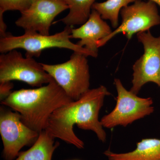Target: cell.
<instances>
[{
    "label": "cell",
    "instance_id": "obj_1",
    "mask_svg": "<svg viewBox=\"0 0 160 160\" xmlns=\"http://www.w3.org/2000/svg\"><path fill=\"white\" fill-rule=\"evenodd\" d=\"M110 95L104 86L89 89L78 100L56 110L49 118L45 130L55 138L79 149H84L85 144L74 133L75 125L80 129L93 131L99 141L105 142L107 135L99 120V114L105 98Z\"/></svg>",
    "mask_w": 160,
    "mask_h": 160
},
{
    "label": "cell",
    "instance_id": "obj_9",
    "mask_svg": "<svg viewBox=\"0 0 160 160\" xmlns=\"http://www.w3.org/2000/svg\"><path fill=\"white\" fill-rule=\"evenodd\" d=\"M0 133L2 141L3 158L5 160H14L20 150L26 146L33 145L39 133L23 123L17 112L1 107Z\"/></svg>",
    "mask_w": 160,
    "mask_h": 160
},
{
    "label": "cell",
    "instance_id": "obj_7",
    "mask_svg": "<svg viewBox=\"0 0 160 160\" xmlns=\"http://www.w3.org/2000/svg\"><path fill=\"white\" fill-rule=\"evenodd\" d=\"M158 5L150 1L136 0L132 5L124 7L120 12L122 22L111 34L101 40L98 48L119 33H123L130 40L135 33L149 31L155 26L160 25V15Z\"/></svg>",
    "mask_w": 160,
    "mask_h": 160
},
{
    "label": "cell",
    "instance_id": "obj_5",
    "mask_svg": "<svg viewBox=\"0 0 160 160\" xmlns=\"http://www.w3.org/2000/svg\"><path fill=\"white\" fill-rule=\"evenodd\" d=\"M114 83L118 93L116 105L110 113L100 120L104 128L126 127L153 113L154 109L152 98L139 97L128 91L119 79H115Z\"/></svg>",
    "mask_w": 160,
    "mask_h": 160
},
{
    "label": "cell",
    "instance_id": "obj_18",
    "mask_svg": "<svg viewBox=\"0 0 160 160\" xmlns=\"http://www.w3.org/2000/svg\"><path fill=\"white\" fill-rule=\"evenodd\" d=\"M6 23L4 22L3 20V14L0 13V35L1 38L5 37L7 35V33L6 32Z\"/></svg>",
    "mask_w": 160,
    "mask_h": 160
},
{
    "label": "cell",
    "instance_id": "obj_12",
    "mask_svg": "<svg viewBox=\"0 0 160 160\" xmlns=\"http://www.w3.org/2000/svg\"><path fill=\"white\" fill-rule=\"evenodd\" d=\"M104 154L109 160H160V139H144L133 151L116 153L108 149Z\"/></svg>",
    "mask_w": 160,
    "mask_h": 160
},
{
    "label": "cell",
    "instance_id": "obj_2",
    "mask_svg": "<svg viewBox=\"0 0 160 160\" xmlns=\"http://www.w3.org/2000/svg\"><path fill=\"white\" fill-rule=\"evenodd\" d=\"M72 101L53 80L36 89L12 92L1 104L17 112L24 124L40 133L46 129L48 120L56 110Z\"/></svg>",
    "mask_w": 160,
    "mask_h": 160
},
{
    "label": "cell",
    "instance_id": "obj_14",
    "mask_svg": "<svg viewBox=\"0 0 160 160\" xmlns=\"http://www.w3.org/2000/svg\"><path fill=\"white\" fill-rule=\"evenodd\" d=\"M96 0H64L69 7V12L60 20L66 26L82 25L88 20Z\"/></svg>",
    "mask_w": 160,
    "mask_h": 160
},
{
    "label": "cell",
    "instance_id": "obj_4",
    "mask_svg": "<svg viewBox=\"0 0 160 160\" xmlns=\"http://www.w3.org/2000/svg\"><path fill=\"white\" fill-rule=\"evenodd\" d=\"M87 57L74 52L65 62L55 65L41 63L73 101L78 100L89 89L90 74Z\"/></svg>",
    "mask_w": 160,
    "mask_h": 160
},
{
    "label": "cell",
    "instance_id": "obj_13",
    "mask_svg": "<svg viewBox=\"0 0 160 160\" xmlns=\"http://www.w3.org/2000/svg\"><path fill=\"white\" fill-rule=\"evenodd\" d=\"M49 132L44 130L31 148L25 151L20 152L14 160H52L56 149L59 146L58 142Z\"/></svg>",
    "mask_w": 160,
    "mask_h": 160
},
{
    "label": "cell",
    "instance_id": "obj_17",
    "mask_svg": "<svg viewBox=\"0 0 160 160\" xmlns=\"http://www.w3.org/2000/svg\"><path fill=\"white\" fill-rule=\"evenodd\" d=\"M0 99L1 102L6 99L11 94L13 84L10 81L0 83Z\"/></svg>",
    "mask_w": 160,
    "mask_h": 160
},
{
    "label": "cell",
    "instance_id": "obj_20",
    "mask_svg": "<svg viewBox=\"0 0 160 160\" xmlns=\"http://www.w3.org/2000/svg\"><path fill=\"white\" fill-rule=\"evenodd\" d=\"M62 1H64V0H62ZM64 2H65V1H64Z\"/></svg>",
    "mask_w": 160,
    "mask_h": 160
},
{
    "label": "cell",
    "instance_id": "obj_3",
    "mask_svg": "<svg viewBox=\"0 0 160 160\" xmlns=\"http://www.w3.org/2000/svg\"><path fill=\"white\" fill-rule=\"evenodd\" d=\"M72 28L66 26L63 31L52 35L29 31H25L24 34L19 36L7 33L0 39V52L6 53L14 49H22L26 50V57H39L45 49L59 48L70 49L86 57H97L98 55L70 41Z\"/></svg>",
    "mask_w": 160,
    "mask_h": 160
},
{
    "label": "cell",
    "instance_id": "obj_15",
    "mask_svg": "<svg viewBox=\"0 0 160 160\" xmlns=\"http://www.w3.org/2000/svg\"><path fill=\"white\" fill-rule=\"evenodd\" d=\"M136 0H107L102 2H95L92 9L98 12L103 20H109L112 28L119 26V14L124 7L134 3Z\"/></svg>",
    "mask_w": 160,
    "mask_h": 160
},
{
    "label": "cell",
    "instance_id": "obj_16",
    "mask_svg": "<svg viewBox=\"0 0 160 160\" xmlns=\"http://www.w3.org/2000/svg\"><path fill=\"white\" fill-rule=\"evenodd\" d=\"M35 0H0V13L17 10L22 12L30 7Z\"/></svg>",
    "mask_w": 160,
    "mask_h": 160
},
{
    "label": "cell",
    "instance_id": "obj_6",
    "mask_svg": "<svg viewBox=\"0 0 160 160\" xmlns=\"http://www.w3.org/2000/svg\"><path fill=\"white\" fill-rule=\"evenodd\" d=\"M53 80L41 63L32 58H24L16 49L0 56V83L17 80L40 87Z\"/></svg>",
    "mask_w": 160,
    "mask_h": 160
},
{
    "label": "cell",
    "instance_id": "obj_8",
    "mask_svg": "<svg viewBox=\"0 0 160 160\" xmlns=\"http://www.w3.org/2000/svg\"><path fill=\"white\" fill-rule=\"evenodd\" d=\"M137 36L144 52L132 66L130 91L138 95L147 83H154L160 89V36H153L149 30L139 32Z\"/></svg>",
    "mask_w": 160,
    "mask_h": 160
},
{
    "label": "cell",
    "instance_id": "obj_10",
    "mask_svg": "<svg viewBox=\"0 0 160 160\" xmlns=\"http://www.w3.org/2000/svg\"><path fill=\"white\" fill-rule=\"evenodd\" d=\"M68 9V5L62 0H35L28 9L21 12L15 24L25 31L49 35L55 18Z\"/></svg>",
    "mask_w": 160,
    "mask_h": 160
},
{
    "label": "cell",
    "instance_id": "obj_11",
    "mask_svg": "<svg viewBox=\"0 0 160 160\" xmlns=\"http://www.w3.org/2000/svg\"><path fill=\"white\" fill-rule=\"evenodd\" d=\"M112 30L101 15L92 9L88 20L79 28L72 29L70 38L79 39L78 45L98 55V43L111 34Z\"/></svg>",
    "mask_w": 160,
    "mask_h": 160
},
{
    "label": "cell",
    "instance_id": "obj_19",
    "mask_svg": "<svg viewBox=\"0 0 160 160\" xmlns=\"http://www.w3.org/2000/svg\"><path fill=\"white\" fill-rule=\"evenodd\" d=\"M149 1H151V2L156 3L158 6L160 7V0H149Z\"/></svg>",
    "mask_w": 160,
    "mask_h": 160
}]
</instances>
